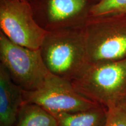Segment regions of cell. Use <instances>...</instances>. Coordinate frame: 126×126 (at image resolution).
Wrapping results in <instances>:
<instances>
[{"mask_svg": "<svg viewBox=\"0 0 126 126\" xmlns=\"http://www.w3.org/2000/svg\"><path fill=\"white\" fill-rule=\"evenodd\" d=\"M83 27L47 32L40 51L46 67L53 75L72 82L90 65Z\"/></svg>", "mask_w": 126, "mask_h": 126, "instance_id": "1", "label": "cell"}, {"mask_svg": "<svg viewBox=\"0 0 126 126\" xmlns=\"http://www.w3.org/2000/svg\"><path fill=\"white\" fill-rule=\"evenodd\" d=\"M71 83L78 93L106 108L126 102V58L90 64Z\"/></svg>", "mask_w": 126, "mask_h": 126, "instance_id": "2", "label": "cell"}, {"mask_svg": "<svg viewBox=\"0 0 126 126\" xmlns=\"http://www.w3.org/2000/svg\"><path fill=\"white\" fill-rule=\"evenodd\" d=\"M90 64L126 58V14L91 16L83 27Z\"/></svg>", "mask_w": 126, "mask_h": 126, "instance_id": "3", "label": "cell"}, {"mask_svg": "<svg viewBox=\"0 0 126 126\" xmlns=\"http://www.w3.org/2000/svg\"><path fill=\"white\" fill-rule=\"evenodd\" d=\"M0 60L12 81L25 91L40 88L50 73L40 49L32 50L16 45L2 32H0Z\"/></svg>", "mask_w": 126, "mask_h": 126, "instance_id": "4", "label": "cell"}, {"mask_svg": "<svg viewBox=\"0 0 126 126\" xmlns=\"http://www.w3.org/2000/svg\"><path fill=\"white\" fill-rule=\"evenodd\" d=\"M0 28L11 42L32 50L40 49L48 32L36 22L27 0H0Z\"/></svg>", "mask_w": 126, "mask_h": 126, "instance_id": "5", "label": "cell"}, {"mask_svg": "<svg viewBox=\"0 0 126 126\" xmlns=\"http://www.w3.org/2000/svg\"><path fill=\"white\" fill-rule=\"evenodd\" d=\"M25 102L36 104L53 116L90 109L99 104L75 90L71 82L50 73L43 85L33 91H23Z\"/></svg>", "mask_w": 126, "mask_h": 126, "instance_id": "6", "label": "cell"}, {"mask_svg": "<svg viewBox=\"0 0 126 126\" xmlns=\"http://www.w3.org/2000/svg\"><path fill=\"white\" fill-rule=\"evenodd\" d=\"M97 0H31L34 18L47 31L81 27Z\"/></svg>", "mask_w": 126, "mask_h": 126, "instance_id": "7", "label": "cell"}, {"mask_svg": "<svg viewBox=\"0 0 126 126\" xmlns=\"http://www.w3.org/2000/svg\"><path fill=\"white\" fill-rule=\"evenodd\" d=\"M25 103L23 90L12 81L0 64V125L14 126L19 111Z\"/></svg>", "mask_w": 126, "mask_h": 126, "instance_id": "8", "label": "cell"}, {"mask_svg": "<svg viewBox=\"0 0 126 126\" xmlns=\"http://www.w3.org/2000/svg\"><path fill=\"white\" fill-rule=\"evenodd\" d=\"M58 126H105L107 108L102 105L82 111L61 113L54 116Z\"/></svg>", "mask_w": 126, "mask_h": 126, "instance_id": "9", "label": "cell"}, {"mask_svg": "<svg viewBox=\"0 0 126 126\" xmlns=\"http://www.w3.org/2000/svg\"><path fill=\"white\" fill-rule=\"evenodd\" d=\"M15 126H58V122L42 107L25 102L19 111Z\"/></svg>", "mask_w": 126, "mask_h": 126, "instance_id": "10", "label": "cell"}, {"mask_svg": "<svg viewBox=\"0 0 126 126\" xmlns=\"http://www.w3.org/2000/svg\"><path fill=\"white\" fill-rule=\"evenodd\" d=\"M126 14V0H97L91 9V16Z\"/></svg>", "mask_w": 126, "mask_h": 126, "instance_id": "11", "label": "cell"}, {"mask_svg": "<svg viewBox=\"0 0 126 126\" xmlns=\"http://www.w3.org/2000/svg\"><path fill=\"white\" fill-rule=\"evenodd\" d=\"M105 126H126V102L107 108Z\"/></svg>", "mask_w": 126, "mask_h": 126, "instance_id": "12", "label": "cell"}, {"mask_svg": "<svg viewBox=\"0 0 126 126\" xmlns=\"http://www.w3.org/2000/svg\"><path fill=\"white\" fill-rule=\"evenodd\" d=\"M27 1H31V0H27Z\"/></svg>", "mask_w": 126, "mask_h": 126, "instance_id": "13", "label": "cell"}]
</instances>
